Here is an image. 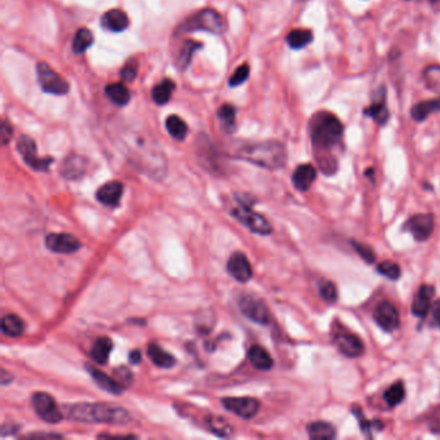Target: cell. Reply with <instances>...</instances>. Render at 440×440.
Here are the masks:
<instances>
[{"label":"cell","instance_id":"cell-17","mask_svg":"<svg viewBox=\"0 0 440 440\" xmlns=\"http://www.w3.org/2000/svg\"><path fill=\"white\" fill-rule=\"evenodd\" d=\"M123 190H124V186L120 181H110L101 186L96 192V198L101 204L114 208L119 206L120 199L123 197Z\"/></svg>","mask_w":440,"mask_h":440},{"label":"cell","instance_id":"cell-12","mask_svg":"<svg viewBox=\"0 0 440 440\" xmlns=\"http://www.w3.org/2000/svg\"><path fill=\"white\" fill-rule=\"evenodd\" d=\"M373 317L376 323L386 332H394L400 327L399 312L389 301H381L377 303Z\"/></svg>","mask_w":440,"mask_h":440},{"label":"cell","instance_id":"cell-31","mask_svg":"<svg viewBox=\"0 0 440 440\" xmlns=\"http://www.w3.org/2000/svg\"><path fill=\"white\" fill-rule=\"evenodd\" d=\"M174 81L172 79H163L159 84L152 88V100L158 105H166L170 100V96L174 90Z\"/></svg>","mask_w":440,"mask_h":440},{"label":"cell","instance_id":"cell-39","mask_svg":"<svg viewBox=\"0 0 440 440\" xmlns=\"http://www.w3.org/2000/svg\"><path fill=\"white\" fill-rule=\"evenodd\" d=\"M377 271L382 274L383 277H386V278H389L391 280L399 279L400 274H401L399 265H397L392 261L381 262L380 265L377 266Z\"/></svg>","mask_w":440,"mask_h":440},{"label":"cell","instance_id":"cell-36","mask_svg":"<svg viewBox=\"0 0 440 440\" xmlns=\"http://www.w3.org/2000/svg\"><path fill=\"white\" fill-rule=\"evenodd\" d=\"M422 77H423L426 87L432 92L440 94V65L428 66L422 72Z\"/></svg>","mask_w":440,"mask_h":440},{"label":"cell","instance_id":"cell-5","mask_svg":"<svg viewBox=\"0 0 440 440\" xmlns=\"http://www.w3.org/2000/svg\"><path fill=\"white\" fill-rule=\"evenodd\" d=\"M232 217L239 221L243 226L250 229L252 232L259 235H270L272 232V226L265 216L254 212L252 208V203L250 201H241L239 200V206L231 210Z\"/></svg>","mask_w":440,"mask_h":440},{"label":"cell","instance_id":"cell-23","mask_svg":"<svg viewBox=\"0 0 440 440\" xmlns=\"http://www.w3.org/2000/svg\"><path fill=\"white\" fill-rule=\"evenodd\" d=\"M434 112H440V97L432 100L421 101L410 109L412 119L417 123L425 121Z\"/></svg>","mask_w":440,"mask_h":440},{"label":"cell","instance_id":"cell-6","mask_svg":"<svg viewBox=\"0 0 440 440\" xmlns=\"http://www.w3.org/2000/svg\"><path fill=\"white\" fill-rule=\"evenodd\" d=\"M37 74L39 80L40 88L46 93L63 96L70 90V86L65 78H62L56 71L48 66L46 62H39L37 66Z\"/></svg>","mask_w":440,"mask_h":440},{"label":"cell","instance_id":"cell-42","mask_svg":"<svg viewBox=\"0 0 440 440\" xmlns=\"http://www.w3.org/2000/svg\"><path fill=\"white\" fill-rule=\"evenodd\" d=\"M351 243H352L354 250L358 252V254H359L360 257H361L363 260L366 261V262H368V263L374 262V260H376V256H374V252L372 250L370 247H368V246H364V244L358 243V241H354V240H352Z\"/></svg>","mask_w":440,"mask_h":440},{"label":"cell","instance_id":"cell-25","mask_svg":"<svg viewBox=\"0 0 440 440\" xmlns=\"http://www.w3.org/2000/svg\"><path fill=\"white\" fill-rule=\"evenodd\" d=\"M111 350H112V341L109 337H100L94 341V343L92 346L90 358L94 363H97L100 366H105L109 360Z\"/></svg>","mask_w":440,"mask_h":440},{"label":"cell","instance_id":"cell-46","mask_svg":"<svg viewBox=\"0 0 440 440\" xmlns=\"http://www.w3.org/2000/svg\"><path fill=\"white\" fill-rule=\"evenodd\" d=\"M432 320L437 324V327L440 328V300L437 301L434 303V309H432Z\"/></svg>","mask_w":440,"mask_h":440},{"label":"cell","instance_id":"cell-43","mask_svg":"<svg viewBox=\"0 0 440 440\" xmlns=\"http://www.w3.org/2000/svg\"><path fill=\"white\" fill-rule=\"evenodd\" d=\"M137 77V63L136 62H130L127 63L121 70H120V78L124 80L126 83H130L136 79Z\"/></svg>","mask_w":440,"mask_h":440},{"label":"cell","instance_id":"cell-30","mask_svg":"<svg viewBox=\"0 0 440 440\" xmlns=\"http://www.w3.org/2000/svg\"><path fill=\"white\" fill-rule=\"evenodd\" d=\"M286 40L292 50H302L314 40V35L308 29H296L290 31Z\"/></svg>","mask_w":440,"mask_h":440},{"label":"cell","instance_id":"cell-8","mask_svg":"<svg viewBox=\"0 0 440 440\" xmlns=\"http://www.w3.org/2000/svg\"><path fill=\"white\" fill-rule=\"evenodd\" d=\"M17 151L20 152L23 161L38 172H47L50 170V166L53 163V158H40L38 155V149L35 141L31 139L30 136H21L17 141Z\"/></svg>","mask_w":440,"mask_h":440},{"label":"cell","instance_id":"cell-32","mask_svg":"<svg viewBox=\"0 0 440 440\" xmlns=\"http://www.w3.org/2000/svg\"><path fill=\"white\" fill-rule=\"evenodd\" d=\"M166 128L168 130L170 136L177 141L185 140V137L188 136V132H189L188 124L185 123V120L181 119L180 117H177V115H170L167 118Z\"/></svg>","mask_w":440,"mask_h":440},{"label":"cell","instance_id":"cell-20","mask_svg":"<svg viewBox=\"0 0 440 440\" xmlns=\"http://www.w3.org/2000/svg\"><path fill=\"white\" fill-rule=\"evenodd\" d=\"M315 180H317V170L311 164H301L293 172V176H292L293 186L301 192H306L309 190Z\"/></svg>","mask_w":440,"mask_h":440},{"label":"cell","instance_id":"cell-14","mask_svg":"<svg viewBox=\"0 0 440 440\" xmlns=\"http://www.w3.org/2000/svg\"><path fill=\"white\" fill-rule=\"evenodd\" d=\"M363 114L368 118H372L380 126H385L389 121L390 111H389V108L386 106V88L385 87H380L379 90H376L372 103L368 108L364 109Z\"/></svg>","mask_w":440,"mask_h":440},{"label":"cell","instance_id":"cell-10","mask_svg":"<svg viewBox=\"0 0 440 440\" xmlns=\"http://www.w3.org/2000/svg\"><path fill=\"white\" fill-rule=\"evenodd\" d=\"M333 342L342 355L348 358H359L364 354V343L350 330H340L333 334Z\"/></svg>","mask_w":440,"mask_h":440},{"label":"cell","instance_id":"cell-37","mask_svg":"<svg viewBox=\"0 0 440 440\" xmlns=\"http://www.w3.org/2000/svg\"><path fill=\"white\" fill-rule=\"evenodd\" d=\"M207 425H208V429L212 432H214L216 435L219 437H230L232 434V428L229 425V422L223 420L222 417H217V416H210L207 419Z\"/></svg>","mask_w":440,"mask_h":440},{"label":"cell","instance_id":"cell-48","mask_svg":"<svg viewBox=\"0 0 440 440\" xmlns=\"http://www.w3.org/2000/svg\"><path fill=\"white\" fill-rule=\"evenodd\" d=\"M10 381H12V376L3 368L1 370V385H7V383H10Z\"/></svg>","mask_w":440,"mask_h":440},{"label":"cell","instance_id":"cell-29","mask_svg":"<svg viewBox=\"0 0 440 440\" xmlns=\"http://www.w3.org/2000/svg\"><path fill=\"white\" fill-rule=\"evenodd\" d=\"M308 432L311 439L314 440H332L336 438V430L328 422H312L308 426Z\"/></svg>","mask_w":440,"mask_h":440},{"label":"cell","instance_id":"cell-38","mask_svg":"<svg viewBox=\"0 0 440 440\" xmlns=\"http://www.w3.org/2000/svg\"><path fill=\"white\" fill-rule=\"evenodd\" d=\"M200 47H201L200 44L192 41V40L185 41V44H183L182 48H181L180 54H179V57H177V63H176V65L180 68L181 70H185V69L189 66L191 57H192V53L198 50V48H200Z\"/></svg>","mask_w":440,"mask_h":440},{"label":"cell","instance_id":"cell-7","mask_svg":"<svg viewBox=\"0 0 440 440\" xmlns=\"http://www.w3.org/2000/svg\"><path fill=\"white\" fill-rule=\"evenodd\" d=\"M31 404L40 420L47 423H59L62 421V412L53 397L47 392H35L31 397Z\"/></svg>","mask_w":440,"mask_h":440},{"label":"cell","instance_id":"cell-40","mask_svg":"<svg viewBox=\"0 0 440 440\" xmlns=\"http://www.w3.org/2000/svg\"><path fill=\"white\" fill-rule=\"evenodd\" d=\"M319 293L323 300L333 303L337 301V288L330 280H323L319 284Z\"/></svg>","mask_w":440,"mask_h":440},{"label":"cell","instance_id":"cell-26","mask_svg":"<svg viewBox=\"0 0 440 440\" xmlns=\"http://www.w3.org/2000/svg\"><path fill=\"white\" fill-rule=\"evenodd\" d=\"M148 355L151 361L160 368H172L176 364L174 357L168 351L163 350L158 343H149Z\"/></svg>","mask_w":440,"mask_h":440},{"label":"cell","instance_id":"cell-21","mask_svg":"<svg viewBox=\"0 0 440 440\" xmlns=\"http://www.w3.org/2000/svg\"><path fill=\"white\" fill-rule=\"evenodd\" d=\"M87 370L90 372L92 379L100 386L102 390L108 391L110 394H115V395H119L126 389L117 379H111L106 373L101 372L97 368H93L88 364H87Z\"/></svg>","mask_w":440,"mask_h":440},{"label":"cell","instance_id":"cell-3","mask_svg":"<svg viewBox=\"0 0 440 440\" xmlns=\"http://www.w3.org/2000/svg\"><path fill=\"white\" fill-rule=\"evenodd\" d=\"M235 157L261 168L277 170L283 168L287 163V149L278 141L250 142L239 148Z\"/></svg>","mask_w":440,"mask_h":440},{"label":"cell","instance_id":"cell-9","mask_svg":"<svg viewBox=\"0 0 440 440\" xmlns=\"http://www.w3.org/2000/svg\"><path fill=\"white\" fill-rule=\"evenodd\" d=\"M239 309L241 314L252 320L253 323H257L261 326H266L270 321V312L263 301L256 297L246 294L239 301Z\"/></svg>","mask_w":440,"mask_h":440},{"label":"cell","instance_id":"cell-13","mask_svg":"<svg viewBox=\"0 0 440 440\" xmlns=\"http://www.w3.org/2000/svg\"><path fill=\"white\" fill-rule=\"evenodd\" d=\"M46 246L48 250L60 254H71L81 248L79 240L68 232H53L47 235Z\"/></svg>","mask_w":440,"mask_h":440},{"label":"cell","instance_id":"cell-24","mask_svg":"<svg viewBox=\"0 0 440 440\" xmlns=\"http://www.w3.org/2000/svg\"><path fill=\"white\" fill-rule=\"evenodd\" d=\"M248 359L250 364L260 370H269L274 366V360L269 351L263 349L260 345H253L248 350Z\"/></svg>","mask_w":440,"mask_h":440},{"label":"cell","instance_id":"cell-41","mask_svg":"<svg viewBox=\"0 0 440 440\" xmlns=\"http://www.w3.org/2000/svg\"><path fill=\"white\" fill-rule=\"evenodd\" d=\"M250 66L247 63L239 66L237 70L234 71V74L231 75L230 80H229L230 87H238L240 84H243L246 80L250 78Z\"/></svg>","mask_w":440,"mask_h":440},{"label":"cell","instance_id":"cell-33","mask_svg":"<svg viewBox=\"0 0 440 440\" xmlns=\"http://www.w3.org/2000/svg\"><path fill=\"white\" fill-rule=\"evenodd\" d=\"M93 44V35L88 29L83 28L77 31L72 40V52L75 54H83Z\"/></svg>","mask_w":440,"mask_h":440},{"label":"cell","instance_id":"cell-27","mask_svg":"<svg viewBox=\"0 0 440 440\" xmlns=\"http://www.w3.org/2000/svg\"><path fill=\"white\" fill-rule=\"evenodd\" d=\"M105 93L109 97V100L118 106H126L130 100V90L124 83L109 84L105 88Z\"/></svg>","mask_w":440,"mask_h":440},{"label":"cell","instance_id":"cell-1","mask_svg":"<svg viewBox=\"0 0 440 440\" xmlns=\"http://www.w3.org/2000/svg\"><path fill=\"white\" fill-rule=\"evenodd\" d=\"M310 137L323 173H334L337 160L330 152L340 145L343 137L342 121L330 111H319L311 118Z\"/></svg>","mask_w":440,"mask_h":440},{"label":"cell","instance_id":"cell-4","mask_svg":"<svg viewBox=\"0 0 440 440\" xmlns=\"http://www.w3.org/2000/svg\"><path fill=\"white\" fill-rule=\"evenodd\" d=\"M199 30L207 31L210 34H222L226 30V23L217 10H199L181 23L179 34Z\"/></svg>","mask_w":440,"mask_h":440},{"label":"cell","instance_id":"cell-16","mask_svg":"<svg viewBox=\"0 0 440 440\" xmlns=\"http://www.w3.org/2000/svg\"><path fill=\"white\" fill-rule=\"evenodd\" d=\"M226 269L229 271L231 277L240 283L250 281L252 279V275H253L250 260L241 252H235L231 254L230 259L228 261Z\"/></svg>","mask_w":440,"mask_h":440},{"label":"cell","instance_id":"cell-45","mask_svg":"<svg viewBox=\"0 0 440 440\" xmlns=\"http://www.w3.org/2000/svg\"><path fill=\"white\" fill-rule=\"evenodd\" d=\"M12 134H13V128L10 126V123L7 120H3L1 123V130H0V136H1V143L3 145H7L12 139Z\"/></svg>","mask_w":440,"mask_h":440},{"label":"cell","instance_id":"cell-22","mask_svg":"<svg viewBox=\"0 0 440 440\" xmlns=\"http://www.w3.org/2000/svg\"><path fill=\"white\" fill-rule=\"evenodd\" d=\"M101 23L106 30L120 32V31L126 30L128 28L130 20H128V16L123 10H111L102 16Z\"/></svg>","mask_w":440,"mask_h":440},{"label":"cell","instance_id":"cell-47","mask_svg":"<svg viewBox=\"0 0 440 440\" xmlns=\"http://www.w3.org/2000/svg\"><path fill=\"white\" fill-rule=\"evenodd\" d=\"M142 360V354L140 350L130 351V361L132 364H139Z\"/></svg>","mask_w":440,"mask_h":440},{"label":"cell","instance_id":"cell-2","mask_svg":"<svg viewBox=\"0 0 440 440\" xmlns=\"http://www.w3.org/2000/svg\"><path fill=\"white\" fill-rule=\"evenodd\" d=\"M66 416L71 421L84 423L126 425L130 421L128 410L106 403H78L68 406Z\"/></svg>","mask_w":440,"mask_h":440},{"label":"cell","instance_id":"cell-18","mask_svg":"<svg viewBox=\"0 0 440 440\" xmlns=\"http://www.w3.org/2000/svg\"><path fill=\"white\" fill-rule=\"evenodd\" d=\"M87 170V160L77 154H71L66 159L63 160L61 167V174L66 180H80Z\"/></svg>","mask_w":440,"mask_h":440},{"label":"cell","instance_id":"cell-19","mask_svg":"<svg viewBox=\"0 0 440 440\" xmlns=\"http://www.w3.org/2000/svg\"><path fill=\"white\" fill-rule=\"evenodd\" d=\"M434 294H435L434 287L428 286V284L421 286L420 290L414 296V300L412 302L413 315H416L419 318H425L430 310L431 300H432Z\"/></svg>","mask_w":440,"mask_h":440},{"label":"cell","instance_id":"cell-15","mask_svg":"<svg viewBox=\"0 0 440 440\" xmlns=\"http://www.w3.org/2000/svg\"><path fill=\"white\" fill-rule=\"evenodd\" d=\"M406 229L410 231L414 239L425 241L430 238L434 230V217L430 213L416 214L406 222Z\"/></svg>","mask_w":440,"mask_h":440},{"label":"cell","instance_id":"cell-44","mask_svg":"<svg viewBox=\"0 0 440 440\" xmlns=\"http://www.w3.org/2000/svg\"><path fill=\"white\" fill-rule=\"evenodd\" d=\"M115 377L124 388L132 382V373L124 367H119L118 370H115Z\"/></svg>","mask_w":440,"mask_h":440},{"label":"cell","instance_id":"cell-28","mask_svg":"<svg viewBox=\"0 0 440 440\" xmlns=\"http://www.w3.org/2000/svg\"><path fill=\"white\" fill-rule=\"evenodd\" d=\"M25 330L23 320L16 314H7L1 319V332L4 336L8 337H20Z\"/></svg>","mask_w":440,"mask_h":440},{"label":"cell","instance_id":"cell-35","mask_svg":"<svg viewBox=\"0 0 440 440\" xmlns=\"http://www.w3.org/2000/svg\"><path fill=\"white\" fill-rule=\"evenodd\" d=\"M406 398V389L403 382H395L392 383L388 390L383 394V399L389 404V407H397L403 399Z\"/></svg>","mask_w":440,"mask_h":440},{"label":"cell","instance_id":"cell-34","mask_svg":"<svg viewBox=\"0 0 440 440\" xmlns=\"http://www.w3.org/2000/svg\"><path fill=\"white\" fill-rule=\"evenodd\" d=\"M235 112H237L235 108H232L231 105H223L217 111V117L220 119L221 127L228 133L234 132L235 128H237V126H235Z\"/></svg>","mask_w":440,"mask_h":440},{"label":"cell","instance_id":"cell-11","mask_svg":"<svg viewBox=\"0 0 440 440\" xmlns=\"http://www.w3.org/2000/svg\"><path fill=\"white\" fill-rule=\"evenodd\" d=\"M221 403L229 412L234 413L235 416H239L244 420L253 419L259 413L261 407L259 400L250 398V397L223 398L221 400Z\"/></svg>","mask_w":440,"mask_h":440}]
</instances>
